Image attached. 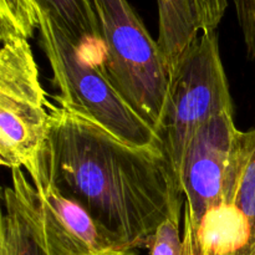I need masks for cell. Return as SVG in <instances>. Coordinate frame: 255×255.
I'll return each mask as SVG.
<instances>
[{"label": "cell", "mask_w": 255, "mask_h": 255, "mask_svg": "<svg viewBox=\"0 0 255 255\" xmlns=\"http://www.w3.org/2000/svg\"><path fill=\"white\" fill-rule=\"evenodd\" d=\"M238 131L233 111H227L206 122L192 138L179 172L183 236H197L207 214L223 202L227 167Z\"/></svg>", "instance_id": "8992f818"}, {"label": "cell", "mask_w": 255, "mask_h": 255, "mask_svg": "<svg viewBox=\"0 0 255 255\" xmlns=\"http://www.w3.org/2000/svg\"><path fill=\"white\" fill-rule=\"evenodd\" d=\"M227 255H252V254L249 253V252H238V253H231Z\"/></svg>", "instance_id": "2e32d148"}, {"label": "cell", "mask_w": 255, "mask_h": 255, "mask_svg": "<svg viewBox=\"0 0 255 255\" xmlns=\"http://www.w3.org/2000/svg\"><path fill=\"white\" fill-rule=\"evenodd\" d=\"M181 217H171L162 222L147 241L149 255H183V234L179 231Z\"/></svg>", "instance_id": "4fadbf2b"}, {"label": "cell", "mask_w": 255, "mask_h": 255, "mask_svg": "<svg viewBox=\"0 0 255 255\" xmlns=\"http://www.w3.org/2000/svg\"><path fill=\"white\" fill-rule=\"evenodd\" d=\"M11 181L2 191L0 255H54L36 189L22 168L11 169Z\"/></svg>", "instance_id": "ba28073f"}, {"label": "cell", "mask_w": 255, "mask_h": 255, "mask_svg": "<svg viewBox=\"0 0 255 255\" xmlns=\"http://www.w3.org/2000/svg\"><path fill=\"white\" fill-rule=\"evenodd\" d=\"M202 32L216 31L224 16L228 0H194Z\"/></svg>", "instance_id": "9a60e30c"}, {"label": "cell", "mask_w": 255, "mask_h": 255, "mask_svg": "<svg viewBox=\"0 0 255 255\" xmlns=\"http://www.w3.org/2000/svg\"><path fill=\"white\" fill-rule=\"evenodd\" d=\"M247 52L255 65V0H233Z\"/></svg>", "instance_id": "5bb4252c"}, {"label": "cell", "mask_w": 255, "mask_h": 255, "mask_svg": "<svg viewBox=\"0 0 255 255\" xmlns=\"http://www.w3.org/2000/svg\"><path fill=\"white\" fill-rule=\"evenodd\" d=\"M37 20L40 44L59 90L54 96L57 105L92 120L129 146L163 147L158 132L115 89L101 61H95L76 46L46 15L37 12Z\"/></svg>", "instance_id": "3957f363"}, {"label": "cell", "mask_w": 255, "mask_h": 255, "mask_svg": "<svg viewBox=\"0 0 255 255\" xmlns=\"http://www.w3.org/2000/svg\"><path fill=\"white\" fill-rule=\"evenodd\" d=\"M233 111L216 31L202 32L171 71L158 134L179 181L184 154L206 122Z\"/></svg>", "instance_id": "5b68a950"}, {"label": "cell", "mask_w": 255, "mask_h": 255, "mask_svg": "<svg viewBox=\"0 0 255 255\" xmlns=\"http://www.w3.org/2000/svg\"><path fill=\"white\" fill-rule=\"evenodd\" d=\"M47 109L50 179L105 233L137 251L162 222L181 217L184 198L163 147L129 146L82 115Z\"/></svg>", "instance_id": "6da1fadb"}, {"label": "cell", "mask_w": 255, "mask_h": 255, "mask_svg": "<svg viewBox=\"0 0 255 255\" xmlns=\"http://www.w3.org/2000/svg\"><path fill=\"white\" fill-rule=\"evenodd\" d=\"M36 189L54 255H136L105 233L91 214L49 178Z\"/></svg>", "instance_id": "52a82bcc"}, {"label": "cell", "mask_w": 255, "mask_h": 255, "mask_svg": "<svg viewBox=\"0 0 255 255\" xmlns=\"http://www.w3.org/2000/svg\"><path fill=\"white\" fill-rule=\"evenodd\" d=\"M101 29V65L115 89L157 132L171 71L127 0H94Z\"/></svg>", "instance_id": "277c9868"}, {"label": "cell", "mask_w": 255, "mask_h": 255, "mask_svg": "<svg viewBox=\"0 0 255 255\" xmlns=\"http://www.w3.org/2000/svg\"><path fill=\"white\" fill-rule=\"evenodd\" d=\"M36 12L46 15L86 54L102 56L101 29L94 0H32Z\"/></svg>", "instance_id": "30bf717a"}, {"label": "cell", "mask_w": 255, "mask_h": 255, "mask_svg": "<svg viewBox=\"0 0 255 255\" xmlns=\"http://www.w3.org/2000/svg\"><path fill=\"white\" fill-rule=\"evenodd\" d=\"M0 162L26 169L39 188L49 178V101L29 39L0 22Z\"/></svg>", "instance_id": "7a4b0ae2"}, {"label": "cell", "mask_w": 255, "mask_h": 255, "mask_svg": "<svg viewBox=\"0 0 255 255\" xmlns=\"http://www.w3.org/2000/svg\"><path fill=\"white\" fill-rule=\"evenodd\" d=\"M0 22H5L31 37L37 29V12L32 0H0Z\"/></svg>", "instance_id": "7c38bea8"}, {"label": "cell", "mask_w": 255, "mask_h": 255, "mask_svg": "<svg viewBox=\"0 0 255 255\" xmlns=\"http://www.w3.org/2000/svg\"><path fill=\"white\" fill-rule=\"evenodd\" d=\"M158 37L157 44L169 71L199 36L201 24L194 0H157Z\"/></svg>", "instance_id": "8fae6325"}, {"label": "cell", "mask_w": 255, "mask_h": 255, "mask_svg": "<svg viewBox=\"0 0 255 255\" xmlns=\"http://www.w3.org/2000/svg\"><path fill=\"white\" fill-rule=\"evenodd\" d=\"M222 203L233 204L244 216L255 254V128L237 133L227 167Z\"/></svg>", "instance_id": "9c48e42d"}]
</instances>
